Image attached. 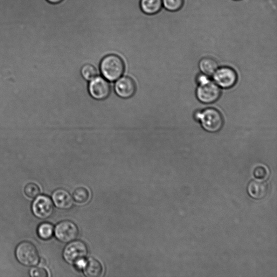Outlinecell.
<instances>
[{"instance_id": "obj_1", "label": "cell", "mask_w": 277, "mask_h": 277, "mask_svg": "<svg viewBox=\"0 0 277 277\" xmlns=\"http://www.w3.org/2000/svg\"><path fill=\"white\" fill-rule=\"evenodd\" d=\"M100 69L103 78L113 82L122 77L124 71V64L118 55L109 54L101 60Z\"/></svg>"}, {"instance_id": "obj_2", "label": "cell", "mask_w": 277, "mask_h": 277, "mask_svg": "<svg viewBox=\"0 0 277 277\" xmlns=\"http://www.w3.org/2000/svg\"><path fill=\"white\" fill-rule=\"evenodd\" d=\"M195 118L202 123L203 128L209 132L215 133L222 128L224 120L217 109L208 108L203 112L196 113Z\"/></svg>"}, {"instance_id": "obj_3", "label": "cell", "mask_w": 277, "mask_h": 277, "mask_svg": "<svg viewBox=\"0 0 277 277\" xmlns=\"http://www.w3.org/2000/svg\"><path fill=\"white\" fill-rule=\"evenodd\" d=\"M16 256L20 264L27 267L36 266L40 261L37 248L30 241L20 242L16 248Z\"/></svg>"}, {"instance_id": "obj_4", "label": "cell", "mask_w": 277, "mask_h": 277, "mask_svg": "<svg viewBox=\"0 0 277 277\" xmlns=\"http://www.w3.org/2000/svg\"><path fill=\"white\" fill-rule=\"evenodd\" d=\"M88 252V247L85 242L76 239L68 243L62 255L68 264L74 265L79 261L85 259Z\"/></svg>"}, {"instance_id": "obj_5", "label": "cell", "mask_w": 277, "mask_h": 277, "mask_svg": "<svg viewBox=\"0 0 277 277\" xmlns=\"http://www.w3.org/2000/svg\"><path fill=\"white\" fill-rule=\"evenodd\" d=\"M79 228L73 221L64 220L58 223L54 228L55 237L63 243H69L77 239Z\"/></svg>"}, {"instance_id": "obj_6", "label": "cell", "mask_w": 277, "mask_h": 277, "mask_svg": "<svg viewBox=\"0 0 277 277\" xmlns=\"http://www.w3.org/2000/svg\"><path fill=\"white\" fill-rule=\"evenodd\" d=\"M32 210L34 215L40 219L50 218L54 211L52 200L45 195L38 196L33 201Z\"/></svg>"}, {"instance_id": "obj_7", "label": "cell", "mask_w": 277, "mask_h": 277, "mask_svg": "<svg viewBox=\"0 0 277 277\" xmlns=\"http://www.w3.org/2000/svg\"><path fill=\"white\" fill-rule=\"evenodd\" d=\"M196 93L201 102L210 104L216 102L219 98L221 91L219 87L215 83L208 80L199 84Z\"/></svg>"}, {"instance_id": "obj_8", "label": "cell", "mask_w": 277, "mask_h": 277, "mask_svg": "<svg viewBox=\"0 0 277 277\" xmlns=\"http://www.w3.org/2000/svg\"><path fill=\"white\" fill-rule=\"evenodd\" d=\"M88 92L95 100H105L108 98L110 93L109 83L106 79L96 76L95 78L90 81L88 85Z\"/></svg>"}, {"instance_id": "obj_9", "label": "cell", "mask_w": 277, "mask_h": 277, "mask_svg": "<svg viewBox=\"0 0 277 277\" xmlns=\"http://www.w3.org/2000/svg\"><path fill=\"white\" fill-rule=\"evenodd\" d=\"M213 79L219 87L228 89L236 84L238 77L234 69L228 67H223L218 68L213 74Z\"/></svg>"}, {"instance_id": "obj_10", "label": "cell", "mask_w": 277, "mask_h": 277, "mask_svg": "<svg viewBox=\"0 0 277 277\" xmlns=\"http://www.w3.org/2000/svg\"><path fill=\"white\" fill-rule=\"evenodd\" d=\"M114 89L116 94L123 99L133 96L136 91L134 81L129 77H123L116 81Z\"/></svg>"}, {"instance_id": "obj_11", "label": "cell", "mask_w": 277, "mask_h": 277, "mask_svg": "<svg viewBox=\"0 0 277 277\" xmlns=\"http://www.w3.org/2000/svg\"><path fill=\"white\" fill-rule=\"evenodd\" d=\"M52 200L54 205L61 210L71 209L73 206V197L64 189L55 190L52 193Z\"/></svg>"}, {"instance_id": "obj_12", "label": "cell", "mask_w": 277, "mask_h": 277, "mask_svg": "<svg viewBox=\"0 0 277 277\" xmlns=\"http://www.w3.org/2000/svg\"><path fill=\"white\" fill-rule=\"evenodd\" d=\"M247 190L252 198L259 200L264 198L267 196L268 192V185L262 180H253L249 183Z\"/></svg>"}, {"instance_id": "obj_13", "label": "cell", "mask_w": 277, "mask_h": 277, "mask_svg": "<svg viewBox=\"0 0 277 277\" xmlns=\"http://www.w3.org/2000/svg\"><path fill=\"white\" fill-rule=\"evenodd\" d=\"M82 269L84 274L87 277L101 276L103 271L101 263L93 258L86 260L85 265Z\"/></svg>"}, {"instance_id": "obj_14", "label": "cell", "mask_w": 277, "mask_h": 277, "mask_svg": "<svg viewBox=\"0 0 277 277\" xmlns=\"http://www.w3.org/2000/svg\"><path fill=\"white\" fill-rule=\"evenodd\" d=\"M142 11L149 15H154L163 8V0H141Z\"/></svg>"}, {"instance_id": "obj_15", "label": "cell", "mask_w": 277, "mask_h": 277, "mask_svg": "<svg viewBox=\"0 0 277 277\" xmlns=\"http://www.w3.org/2000/svg\"><path fill=\"white\" fill-rule=\"evenodd\" d=\"M199 66L200 71L207 76L213 75L218 68L216 60L209 57L204 58L201 60Z\"/></svg>"}, {"instance_id": "obj_16", "label": "cell", "mask_w": 277, "mask_h": 277, "mask_svg": "<svg viewBox=\"0 0 277 277\" xmlns=\"http://www.w3.org/2000/svg\"><path fill=\"white\" fill-rule=\"evenodd\" d=\"M72 197L76 203L79 204H85L89 202L91 194L86 188L80 187L74 191Z\"/></svg>"}, {"instance_id": "obj_17", "label": "cell", "mask_w": 277, "mask_h": 277, "mask_svg": "<svg viewBox=\"0 0 277 277\" xmlns=\"http://www.w3.org/2000/svg\"><path fill=\"white\" fill-rule=\"evenodd\" d=\"M38 236L45 240H49L53 236L54 227L49 223H43L38 227Z\"/></svg>"}, {"instance_id": "obj_18", "label": "cell", "mask_w": 277, "mask_h": 277, "mask_svg": "<svg viewBox=\"0 0 277 277\" xmlns=\"http://www.w3.org/2000/svg\"><path fill=\"white\" fill-rule=\"evenodd\" d=\"M184 0H163L164 9L169 12H177L182 9Z\"/></svg>"}, {"instance_id": "obj_19", "label": "cell", "mask_w": 277, "mask_h": 277, "mask_svg": "<svg viewBox=\"0 0 277 277\" xmlns=\"http://www.w3.org/2000/svg\"><path fill=\"white\" fill-rule=\"evenodd\" d=\"M82 77L87 81H91L95 78L98 74L96 68L91 64L83 66L81 69Z\"/></svg>"}, {"instance_id": "obj_20", "label": "cell", "mask_w": 277, "mask_h": 277, "mask_svg": "<svg viewBox=\"0 0 277 277\" xmlns=\"http://www.w3.org/2000/svg\"><path fill=\"white\" fill-rule=\"evenodd\" d=\"M25 193L28 197L34 199L40 195V190L37 184L30 183L26 186Z\"/></svg>"}, {"instance_id": "obj_21", "label": "cell", "mask_w": 277, "mask_h": 277, "mask_svg": "<svg viewBox=\"0 0 277 277\" xmlns=\"http://www.w3.org/2000/svg\"><path fill=\"white\" fill-rule=\"evenodd\" d=\"M253 175L255 178L264 181L269 176V172L265 166H258L253 171Z\"/></svg>"}, {"instance_id": "obj_22", "label": "cell", "mask_w": 277, "mask_h": 277, "mask_svg": "<svg viewBox=\"0 0 277 277\" xmlns=\"http://www.w3.org/2000/svg\"><path fill=\"white\" fill-rule=\"evenodd\" d=\"M30 275L32 277H47L48 273L44 268L33 267L30 270Z\"/></svg>"}, {"instance_id": "obj_23", "label": "cell", "mask_w": 277, "mask_h": 277, "mask_svg": "<svg viewBox=\"0 0 277 277\" xmlns=\"http://www.w3.org/2000/svg\"><path fill=\"white\" fill-rule=\"evenodd\" d=\"M48 3L53 4H58L62 1V0H47Z\"/></svg>"}, {"instance_id": "obj_24", "label": "cell", "mask_w": 277, "mask_h": 277, "mask_svg": "<svg viewBox=\"0 0 277 277\" xmlns=\"http://www.w3.org/2000/svg\"><path fill=\"white\" fill-rule=\"evenodd\" d=\"M234 1H240V0H234Z\"/></svg>"}]
</instances>
